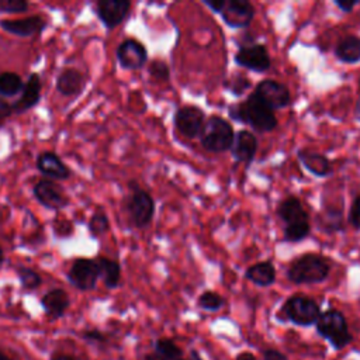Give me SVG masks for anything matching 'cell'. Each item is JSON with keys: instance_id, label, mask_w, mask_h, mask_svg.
Returning a JSON list of instances; mask_svg holds the SVG:
<instances>
[{"instance_id": "cell-1", "label": "cell", "mask_w": 360, "mask_h": 360, "mask_svg": "<svg viewBox=\"0 0 360 360\" xmlns=\"http://www.w3.org/2000/svg\"><path fill=\"white\" fill-rule=\"evenodd\" d=\"M228 115L233 121L246 124L257 132H271L277 127L274 112L263 104L255 93L249 94L245 101L232 104L228 108Z\"/></svg>"}, {"instance_id": "cell-2", "label": "cell", "mask_w": 360, "mask_h": 360, "mask_svg": "<svg viewBox=\"0 0 360 360\" xmlns=\"http://www.w3.org/2000/svg\"><path fill=\"white\" fill-rule=\"evenodd\" d=\"M283 222V236L285 242H301L311 231L309 217L300 198L288 195L280 201L276 210Z\"/></svg>"}, {"instance_id": "cell-3", "label": "cell", "mask_w": 360, "mask_h": 360, "mask_svg": "<svg viewBox=\"0 0 360 360\" xmlns=\"http://www.w3.org/2000/svg\"><path fill=\"white\" fill-rule=\"evenodd\" d=\"M328 260L315 253H305L297 257L287 270V278L294 284H318L329 277Z\"/></svg>"}, {"instance_id": "cell-4", "label": "cell", "mask_w": 360, "mask_h": 360, "mask_svg": "<svg viewBox=\"0 0 360 360\" xmlns=\"http://www.w3.org/2000/svg\"><path fill=\"white\" fill-rule=\"evenodd\" d=\"M315 326L318 335L323 338L333 350H342L353 340L346 316L336 308L321 312Z\"/></svg>"}, {"instance_id": "cell-5", "label": "cell", "mask_w": 360, "mask_h": 360, "mask_svg": "<svg viewBox=\"0 0 360 360\" xmlns=\"http://www.w3.org/2000/svg\"><path fill=\"white\" fill-rule=\"evenodd\" d=\"M233 136V128L225 118L219 115H211L205 118L202 131L200 134V142L205 150L221 153L231 149Z\"/></svg>"}, {"instance_id": "cell-6", "label": "cell", "mask_w": 360, "mask_h": 360, "mask_svg": "<svg viewBox=\"0 0 360 360\" xmlns=\"http://www.w3.org/2000/svg\"><path fill=\"white\" fill-rule=\"evenodd\" d=\"M131 193L125 202V210L135 228H146L155 215V200L143 188H141L135 181L129 183Z\"/></svg>"}, {"instance_id": "cell-7", "label": "cell", "mask_w": 360, "mask_h": 360, "mask_svg": "<svg viewBox=\"0 0 360 360\" xmlns=\"http://www.w3.org/2000/svg\"><path fill=\"white\" fill-rule=\"evenodd\" d=\"M281 312L291 323L297 326H311L316 323L321 315V307L311 297L294 294L284 301Z\"/></svg>"}, {"instance_id": "cell-8", "label": "cell", "mask_w": 360, "mask_h": 360, "mask_svg": "<svg viewBox=\"0 0 360 360\" xmlns=\"http://www.w3.org/2000/svg\"><path fill=\"white\" fill-rule=\"evenodd\" d=\"M68 281L79 291H91L100 278V269L96 259L77 257L68 270Z\"/></svg>"}, {"instance_id": "cell-9", "label": "cell", "mask_w": 360, "mask_h": 360, "mask_svg": "<svg viewBox=\"0 0 360 360\" xmlns=\"http://www.w3.org/2000/svg\"><path fill=\"white\" fill-rule=\"evenodd\" d=\"M32 194L42 207L51 211L63 210L70 204V198L66 195L63 187L45 177L34 184Z\"/></svg>"}, {"instance_id": "cell-10", "label": "cell", "mask_w": 360, "mask_h": 360, "mask_svg": "<svg viewBox=\"0 0 360 360\" xmlns=\"http://www.w3.org/2000/svg\"><path fill=\"white\" fill-rule=\"evenodd\" d=\"M253 93L271 111L285 108L291 104V94L288 87L273 79H264L259 82Z\"/></svg>"}, {"instance_id": "cell-11", "label": "cell", "mask_w": 360, "mask_h": 360, "mask_svg": "<svg viewBox=\"0 0 360 360\" xmlns=\"http://www.w3.org/2000/svg\"><path fill=\"white\" fill-rule=\"evenodd\" d=\"M235 63L240 68L262 73L266 72L270 65V55L263 44H243L235 53Z\"/></svg>"}, {"instance_id": "cell-12", "label": "cell", "mask_w": 360, "mask_h": 360, "mask_svg": "<svg viewBox=\"0 0 360 360\" xmlns=\"http://www.w3.org/2000/svg\"><path fill=\"white\" fill-rule=\"evenodd\" d=\"M176 129L188 139L200 138L205 122V114L200 107L195 105H183L177 108L173 117Z\"/></svg>"}, {"instance_id": "cell-13", "label": "cell", "mask_w": 360, "mask_h": 360, "mask_svg": "<svg viewBox=\"0 0 360 360\" xmlns=\"http://www.w3.org/2000/svg\"><path fill=\"white\" fill-rule=\"evenodd\" d=\"M115 55L120 66L128 70H138L143 68L148 60V49L135 38H127L120 42Z\"/></svg>"}, {"instance_id": "cell-14", "label": "cell", "mask_w": 360, "mask_h": 360, "mask_svg": "<svg viewBox=\"0 0 360 360\" xmlns=\"http://www.w3.org/2000/svg\"><path fill=\"white\" fill-rule=\"evenodd\" d=\"M131 1L128 0H100L94 6L97 18L107 30H114L128 17Z\"/></svg>"}, {"instance_id": "cell-15", "label": "cell", "mask_w": 360, "mask_h": 360, "mask_svg": "<svg viewBox=\"0 0 360 360\" xmlns=\"http://www.w3.org/2000/svg\"><path fill=\"white\" fill-rule=\"evenodd\" d=\"M221 17L231 28H246L255 17V7L248 0H226Z\"/></svg>"}, {"instance_id": "cell-16", "label": "cell", "mask_w": 360, "mask_h": 360, "mask_svg": "<svg viewBox=\"0 0 360 360\" xmlns=\"http://www.w3.org/2000/svg\"><path fill=\"white\" fill-rule=\"evenodd\" d=\"M35 166L45 179L53 181H62L70 177L69 167L65 165L60 156L52 150L41 152L35 159Z\"/></svg>"}, {"instance_id": "cell-17", "label": "cell", "mask_w": 360, "mask_h": 360, "mask_svg": "<svg viewBox=\"0 0 360 360\" xmlns=\"http://www.w3.org/2000/svg\"><path fill=\"white\" fill-rule=\"evenodd\" d=\"M46 27L45 20L41 15H28L24 18H15V20H0V28L8 34H13L15 37H34L39 32H42Z\"/></svg>"}, {"instance_id": "cell-18", "label": "cell", "mask_w": 360, "mask_h": 360, "mask_svg": "<svg viewBox=\"0 0 360 360\" xmlns=\"http://www.w3.org/2000/svg\"><path fill=\"white\" fill-rule=\"evenodd\" d=\"M41 89L42 83L39 75L35 72L30 73L28 79L24 82V87L20 97L13 103L14 114H24L28 110L34 108L39 103Z\"/></svg>"}, {"instance_id": "cell-19", "label": "cell", "mask_w": 360, "mask_h": 360, "mask_svg": "<svg viewBox=\"0 0 360 360\" xmlns=\"http://www.w3.org/2000/svg\"><path fill=\"white\" fill-rule=\"evenodd\" d=\"M257 146H259V142L256 135L248 129H240L235 134L233 142L229 150L236 162L250 163L256 156Z\"/></svg>"}, {"instance_id": "cell-20", "label": "cell", "mask_w": 360, "mask_h": 360, "mask_svg": "<svg viewBox=\"0 0 360 360\" xmlns=\"http://www.w3.org/2000/svg\"><path fill=\"white\" fill-rule=\"evenodd\" d=\"M39 304L48 318L59 319L69 309L70 298L63 288H51L41 297Z\"/></svg>"}, {"instance_id": "cell-21", "label": "cell", "mask_w": 360, "mask_h": 360, "mask_svg": "<svg viewBox=\"0 0 360 360\" xmlns=\"http://www.w3.org/2000/svg\"><path fill=\"white\" fill-rule=\"evenodd\" d=\"M83 73L76 68H65L56 77V91L65 97H75L84 89Z\"/></svg>"}, {"instance_id": "cell-22", "label": "cell", "mask_w": 360, "mask_h": 360, "mask_svg": "<svg viewBox=\"0 0 360 360\" xmlns=\"http://www.w3.org/2000/svg\"><path fill=\"white\" fill-rule=\"evenodd\" d=\"M297 158L301 162V165L315 177H328L332 174V165L329 159L319 152L300 149L297 152Z\"/></svg>"}, {"instance_id": "cell-23", "label": "cell", "mask_w": 360, "mask_h": 360, "mask_svg": "<svg viewBox=\"0 0 360 360\" xmlns=\"http://www.w3.org/2000/svg\"><path fill=\"white\" fill-rule=\"evenodd\" d=\"M335 56L347 65H354L360 62V37L356 35H347L342 38L336 48H335Z\"/></svg>"}, {"instance_id": "cell-24", "label": "cell", "mask_w": 360, "mask_h": 360, "mask_svg": "<svg viewBox=\"0 0 360 360\" xmlns=\"http://www.w3.org/2000/svg\"><path fill=\"white\" fill-rule=\"evenodd\" d=\"M245 277L259 287H269L276 281V269L271 262H259L248 267Z\"/></svg>"}, {"instance_id": "cell-25", "label": "cell", "mask_w": 360, "mask_h": 360, "mask_svg": "<svg viewBox=\"0 0 360 360\" xmlns=\"http://www.w3.org/2000/svg\"><path fill=\"white\" fill-rule=\"evenodd\" d=\"M96 260L98 263L100 278L103 280L104 285L110 290L117 288L121 284V264L107 256H97Z\"/></svg>"}, {"instance_id": "cell-26", "label": "cell", "mask_w": 360, "mask_h": 360, "mask_svg": "<svg viewBox=\"0 0 360 360\" xmlns=\"http://www.w3.org/2000/svg\"><path fill=\"white\" fill-rule=\"evenodd\" d=\"M319 228L328 233L339 232L343 229V212L340 208L328 207L319 215Z\"/></svg>"}, {"instance_id": "cell-27", "label": "cell", "mask_w": 360, "mask_h": 360, "mask_svg": "<svg viewBox=\"0 0 360 360\" xmlns=\"http://www.w3.org/2000/svg\"><path fill=\"white\" fill-rule=\"evenodd\" d=\"M24 87V82L21 76L15 72H1L0 73V96L1 97H13L21 94Z\"/></svg>"}, {"instance_id": "cell-28", "label": "cell", "mask_w": 360, "mask_h": 360, "mask_svg": "<svg viewBox=\"0 0 360 360\" xmlns=\"http://www.w3.org/2000/svg\"><path fill=\"white\" fill-rule=\"evenodd\" d=\"M153 354L163 360H174L183 357V349L169 338H159L153 342Z\"/></svg>"}, {"instance_id": "cell-29", "label": "cell", "mask_w": 360, "mask_h": 360, "mask_svg": "<svg viewBox=\"0 0 360 360\" xmlns=\"http://www.w3.org/2000/svg\"><path fill=\"white\" fill-rule=\"evenodd\" d=\"M15 274L18 277V281L21 287L27 291H34L42 285V277L41 274L28 266H17Z\"/></svg>"}, {"instance_id": "cell-30", "label": "cell", "mask_w": 360, "mask_h": 360, "mask_svg": "<svg viewBox=\"0 0 360 360\" xmlns=\"http://www.w3.org/2000/svg\"><path fill=\"white\" fill-rule=\"evenodd\" d=\"M91 238H98L110 231V219L104 211H96L87 224Z\"/></svg>"}, {"instance_id": "cell-31", "label": "cell", "mask_w": 360, "mask_h": 360, "mask_svg": "<svg viewBox=\"0 0 360 360\" xmlns=\"http://www.w3.org/2000/svg\"><path fill=\"white\" fill-rule=\"evenodd\" d=\"M197 305L204 309V311H210V312H217L219 311L224 305H225V300L222 295H219L215 291H204L198 300H197Z\"/></svg>"}, {"instance_id": "cell-32", "label": "cell", "mask_w": 360, "mask_h": 360, "mask_svg": "<svg viewBox=\"0 0 360 360\" xmlns=\"http://www.w3.org/2000/svg\"><path fill=\"white\" fill-rule=\"evenodd\" d=\"M252 83L250 80L240 75V73H235L232 75L226 82H225V87L233 94V96H242L248 89H250Z\"/></svg>"}, {"instance_id": "cell-33", "label": "cell", "mask_w": 360, "mask_h": 360, "mask_svg": "<svg viewBox=\"0 0 360 360\" xmlns=\"http://www.w3.org/2000/svg\"><path fill=\"white\" fill-rule=\"evenodd\" d=\"M148 72L149 75L156 79V80H169L170 77V70H169V66L166 62L160 60V59H155L150 62L149 68H148Z\"/></svg>"}, {"instance_id": "cell-34", "label": "cell", "mask_w": 360, "mask_h": 360, "mask_svg": "<svg viewBox=\"0 0 360 360\" xmlns=\"http://www.w3.org/2000/svg\"><path fill=\"white\" fill-rule=\"evenodd\" d=\"M79 336H80L84 342L91 343V345H104V343L108 342L107 335H105L103 330L97 329V328L83 329V330H80Z\"/></svg>"}, {"instance_id": "cell-35", "label": "cell", "mask_w": 360, "mask_h": 360, "mask_svg": "<svg viewBox=\"0 0 360 360\" xmlns=\"http://www.w3.org/2000/svg\"><path fill=\"white\" fill-rule=\"evenodd\" d=\"M30 8V3L27 0H0V11L1 13H25Z\"/></svg>"}, {"instance_id": "cell-36", "label": "cell", "mask_w": 360, "mask_h": 360, "mask_svg": "<svg viewBox=\"0 0 360 360\" xmlns=\"http://www.w3.org/2000/svg\"><path fill=\"white\" fill-rule=\"evenodd\" d=\"M52 228L58 238H70L73 233V224L69 219H55Z\"/></svg>"}, {"instance_id": "cell-37", "label": "cell", "mask_w": 360, "mask_h": 360, "mask_svg": "<svg viewBox=\"0 0 360 360\" xmlns=\"http://www.w3.org/2000/svg\"><path fill=\"white\" fill-rule=\"evenodd\" d=\"M349 224L354 228V229H357V231H360V195H357V197H354V200H353V202H352V205H350V210H349Z\"/></svg>"}, {"instance_id": "cell-38", "label": "cell", "mask_w": 360, "mask_h": 360, "mask_svg": "<svg viewBox=\"0 0 360 360\" xmlns=\"http://www.w3.org/2000/svg\"><path fill=\"white\" fill-rule=\"evenodd\" d=\"M262 354H263V360H288L287 356L277 349H264Z\"/></svg>"}, {"instance_id": "cell-39", "label": "cell", "mask_w": 360, "mask_h": 360, "mask_svg": "<svg viewBox=\"0 0 360 360\" xmlns=\"http://www.w3.org/2000/svg\"><path fill=\"white\" fill-rule=\"evenodd\" d=\"M11 114H14L13 104L0 96V118L7 120L8 117H11Z\"/></svg>"}, {"instance_id": "cell-40", "label": "cell", "mask_w": 360, "mask_h": 360, "mask_svg": "<svg viewBox=\"0 0 360 360\" xmlns=\"http://www.w3.org/2000/svg\"><path fill=\"white\" fill-rule=\"evenodd\" d=\"M143 360H163V359L158 357V356L153 354V353H148V354L143 357ZM174 360H202V359H201V356H200V353H198L197 350H191V354H190L188 359L180 357V359H174Z\"/></svg>"}, {"instance_id": "cell-41", "label": "cell", "mask_w": 360, "mask_h": 360, "mask_svg": "<svg viewBox=\"0 0 360 360\" xmlns=\"http://www.w3.org/2000/svg\"><path fill=\"white\" fill-rule=\"evenodd\" d=\"M225 1H226V0H204V4H205L207 7H210L214 13L221 14V11H222L224 7H225Z\"/></svg>"}, {"instance_id": "cell-42", "label": "cell", "mask_w": 360, "mask_h": 360, "mask_svg": "<svg viewBox=\"0 0 360 360\" xmlns=\"http://www.w3.org/2000/svg\"><path fill=\"white\" fill-rule=\"evenodd\" d=\"M357 4H360V1H339V0H335V6L339 7L345 13H350Z\"/></svg>"}, {"instance_id": "cell-43", "label": "cell", "mask_w": 360, "mask_h": 360, "mask_svg": "<svg viewBox=\"0 0 360 360\" xmlns=\"http://www.w3.org/2000/svg\"><path fill=\"white\" fill-rule=\"evenodd\" d=\"M49 360H76V357H73L69 353H65L62 350H53L49 354Z\"/></svg>"}, {"instance_id": "cell-44", "label": "cell", "mask_w": 360, "mask_h": 360, "mask_svg": "<svg viewBox=\"0 0 360 360\" xmlns=\"http://www.w3.org/2000/svg\"><path fill=\"white\" fill-rule=\"evenodd\" d=\"M235 360H257V359H256L255 354L250 353V352H240V353L236 354Z\"/></svg>"}, {"instance_id": "cell-45", "label": "cell", "mask_w": 360, "mask_h": 360, "mask_svg": "<svg viewBox=\"0 0 360 360\" xmlns=\"http://www.w3.org/2000/svg\"><path fill=\"white\" fill-rule=\"evenodd\" d=\"M0 360H14V359L10 357L3 349H0Z\"/></svg>"}, {"instance_id": "cell-46", "label": "cell", "mask_w": 360, "mask_h": 360, "mask_svg": "<svg viewBox=\"0 0 360 360\" xmlns=\"http://www.w3.org/2000/svg\"><path fill=\"white\" fill-rule=\"evenodd\" d=\"M4 259H6V256H4V250H3V248L0 246V266L4 263Z\"/></svg>"}, {"instance_id": "cell-47", "label": "cell", "mask_w": 360, "mask_h": 360, "mask_svg": "<svg viewBox=\"0 0 360 360\" xmlns=\"http://www.w3.org/2000/svg\"><path fill=\"white\" fill-rule=\"evenodd\" d=\"M4 122H6V120H4V118H0V128L4 127Z\"/></svg>"}, {"instance_id": "cell-48", "label": "cell", "mask_w": 360, "mask_h": 360, "mask_svg": "<svg viewBox=\"0 0 360 360\" xmlns=\"http://www.w3.org/2000/svg\"><path fill=\"white\" fill-rule=\"evenodd\" d=\"M357 112H359V114H360V101H359V103H357Z\"/></svg>"}]
</instances>
